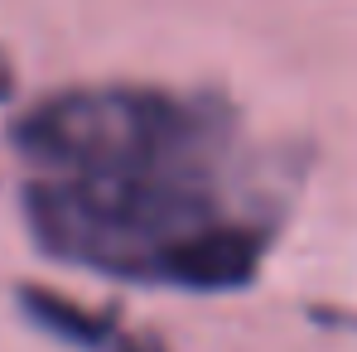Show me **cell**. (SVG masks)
<instances>
[{
	"instance_id": "3",
	"label": "cell",
	"mask_w": 357,
	"mask_h": 352,
	"mask_svg": "<svg viewBox=\"0 0 357 352\" xmlns=\"http://www.w3.org/2000/svg\"><path fill=\"white\" fill-rule=\"evenodd\" d=\"M10 92H15V72H10V59L0 54V107L10 102Z\"/></svg>"
},
{
	"instance_id": "2",
	"label": "cell",
	"mask_w": 357,
	"mask_h": 352,
	"mask_svg": "<svg viewBox=\"0 0 357 352\" xmlns=\"http://www.w3.org/2000/svg\"><path fill=\"white\" fill-rule=\"evenodd\" d=\"M15 304L39 333H49L54 343H63L73 352H165L160 338L126 328L112 309L77 304V299L49 290V285H20Z\"/></svg>"
},
{
	"instance_id": "1",
	"label": "cell",
	"mask_w": 357,
	"mask_h": 352,
	"mask_svg": "<svg viewBox=\"0 0 357 352\" xmlns=\"http://www.w3.org/2000/svg\"><path fill=\"white\" fill-rule=\"evenodd\" d=\"M34 246L73 270L183 294L246 290L275 208L246 183L237 107L208 87L68 82L10 121Z\"/></svg>"
}]
</instances>
